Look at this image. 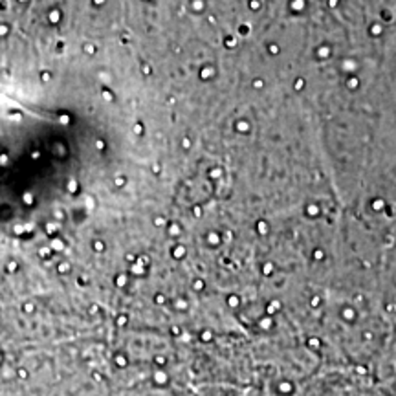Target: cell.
I'll return each instance as SVG.
<instances>
[{
	"mask_svg": "<svg viewBox=\"0 0 396 396\" xmlns=\"http://www.w3.org/2000/svg\"><path fill=\"white\" fill-rule=\"evenodd\" d=\"M237 128H238L240 132H246V130H248V123H238V125H237Z\"/></svg>",
	"mask_w": 396,
	"mask_h": 396,
	"instance_id": "3957f363",
	"label": "cell"
},
{
	"mask_svg": "<svg viewBox=\"0 0 396 396\" xmlns=\"http://www.w3.org/2000/svg\"><path fill=\"white\" fill-rule=\"evenodd\" d=\"M270 52H273V53H277V52H279V48H277V46H270Z\"/></svg>",
	"mask_w": 396,
	"mask_h": 396,
	"instance_id": "8992f818",
	"label": "cell"
},
{
	"mask_svg": "<svg viewBox=\"0 0 396 396\" xmlns=\"http://www.w3.org/2000/svg\"><path fill=\"white\" fill-rule=\"evenodd\" d=\"M303 84H304V83H303V79H299V81L295 83V90H303Z\"/></svg>",
	"mask_w": 396,
	"mask_h": 396,
	"instance_id": "277c9868",
	"label": "cell"
},
{
	"mask_svg": "<svg viewBox=\"0 0 396 396\" xmlns=\"http://www.w3.org/2000/svg\"><path fill=\"white\" fill-rule=\"evenodd\" d=\"M253 88H262V81H253Z\"/></svg>",
	"mask_w": 396,
	"mask_h": 396,
	"instance_id": "5b68a950",
	"label": "cell"
},
{
	"mask_svg": "<svg viewBox=\"0 0 396 396\" xmlns=\"http://www.w3.org/2000/svg\"><path fill=\"white\" fill-rule=\"evenodd\" d=\"M202 6H204L202 0H194V2H193V8H194V9H202Z\"/></svg>",
	"mask_w": 396,
	"mask_h": 396,
	"instance_id": "7a4b0ae2",
	"label": "cell"
},
{
	"mask_svg": "<svg viewBox=\"0 0 396 396\" xmlns=\"http://www.w3.org/2000/svg\"><path fill=\"white\" fill-rule=\"evenodd\" d=\"M211 75H215V70H213V68H205V70H204V73H202V77H204V79L211 77Z\"/></svg>",
	"mask_w": 396,
	"mask_h": 396,
	"instance_id": "6da1fadb",
	"label": "cell"
},
{
	"mask_svg": "<svg viewBox=\"0 0 396 396\" xmlns=\"http://www.w3.org/2000/svg\"><path fill=\"white\" fill-rule=\"evenodd\" d=\"M20 2H26V0H20Z\"/></svg>",
	"mask_w": 396,
	"mask_h": 396,
	"instance_id": "ba28073f",
	"label": "cell"
},
{
	"mask_svg": "<svg viewBox=\"0 0 396 396\" xmlns=\"http://www.w3.org/2000/svg\"><path fill=\"white\" fill-rule=\"evenodd\" d=\"M105 0H94V4H103Z\"/></svg>",
	"mask_w": 396,
	"mask_h": 396,
	"instance_id": "52a82bcc",
	"label": "cell"
}]
</instances>
